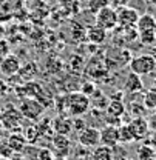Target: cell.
Segmentation results:
<instances>
[{
    "label": "cell",
    "mask_w": 156,
    "mask_h": 160,
    "mask_svg": "<svg viewBox=\"0 0 156 160\" xmlns=\"http://www.w3.org/2000/svg\"><path fill=\"white\" fill-rule=\"evenodd\" d=\"M91 109L90 97L82 94L80 91H73L70 94H65V112L71 117L85 116Z\"/></svg>",
    "instance_id": "cell-1"
},
{
    "label": "cell",
    "mask_w": 156,
    "mask_h": 160,
    "mask_svg": "<svg viewBox=\"0 0 156 160\" xmlns=\"http://www.w3.org/2000/svg\"><path fill=\"white\" fill-rule=\"evenodd\" d=\"M82 72L91 82H107L110 69L105 63V59H100L99 56H93L85 63Z\"/></svg>",
    "instance_id": "cell-2"
},
{
    "label": "cell",
    "mask_w": 156,
    "mask_h": 160,
    "mask_svg": "<svg viewBox=\"0 0 156 160\" xmlns=\"http://www.w3.org/2000/svg\"><path fill=\"white\" fill-rule=\"evenodd\" d=\"M128 68L137 76H150L156 71V60L150 54H141L128 62Z\"/></svg>",
    "instance_id": "cell-3"
},
{
    "label": "cell",
    "mask_w": 156,
    "mask_h": 160,
    "mask_svg": "<svg viewBox=\"0 0 156 160\" xmlns=\"http://www.w3.org/2000/svg\"><path fill=\"white\" fill-rule=\"evenodd\" d=\"M94 23L105 31H115L117 28V12L110 5L102 8L99 12L94 14Z\"/></svg>",
    "instance_id": "cell-4"
},
{
    "label": "cell",
    "mask_w": 156,
    "mask_h": 160,
    "mask_svg": "<svg viewBox=\"0 0 156 160\" xmlns=\"http://www.w3.org/2000/svg\"><path fill=\"white\" fill-rule=\"evenodd\" d=\"M45 105L39 102L37 99H31V97H26V99L22 100L19 106L20 114L28 120H39V117L45 112Z\"/></svg>",
    "instance_id": "cell-5"
},
{
    "label": "cell",
    "mask_w": 156,
    "mask_h": 160,
    "mask_svg": "<svg viewBox=\"0 0 156 160\" xmlns=\"http://www.w3.org/2000/svg\"><path fill=\"white\" fill-rule=\"evenodd\" d=\"M78 143L88 148V149H93L100 145V129H98L96 126H85L80 132H78Z\"/></svg>",
    "instance_id": "cell-6"
},
{
    "label": "cell",
    "mask_w": 156,
    "mask_h": 160,
    "mask_svg": "<svg viewBox=\"0 0 156 160\" xmlns=\"http://www.w3.org/2000/svg\"><path fill=\"white\" fill-rule=\"evenodd\" d=\"M50 149L54 152L56 157H63V159H67V157L71 154V140H70L68 136L56 134V136H53V139H51Z\"/></svg>",
    "instance_id": "cell-7"
},
{
    "label": "cell",
    "mask_w": 156,
    "mask_h": 160,
    "mask_svg": "<svg viewBox=\"0 0 156 160\" xmlns=\"http://www.w3.org/2000/svg\"><path fill=\"white\" fill-rule=\"evenodd\" d=\"M116 12L119 28H136L137 19H139L136 9H133L130 6H121L119 9H116Z\"/></svg>",
    "instance_id": "cell-8"
},
{
    "label": "cell",
    "mask_w": 156,
    "mask_h": 160,
    "mask_svg": "<svg viewBox=\"0 0 156 160\" xmlns=\"http://www.w3.org/2000/svg\"><path fill=\"white\" fill-rule=\"evenodd\" d=\"M20 60L14 54H6L5 57L0 59V74L5 77H13L17 76L20 69Z\"/></svg>",
    "instance_id": "cell-9"
},
{
    "label": "cell",
    "mask_w": 156,
    "mask_h": 160,
    "mask_svg": "<svg viewBox=\"0 0 156 160\" xmlns=\"http://www.w3.org/2000/svg\"><path fill=\"white\" fill-rule=\"evenodd\" d=\"M128 126L135 136V140H145L150 134V128L145 117H132L128 122Z\"/></svg>",
    "instance_id": "cell-10"
},
{
    "label": "cell",
    "mask_w": 156,
    "mask_h": 160,
    "mask_svg": "<svg viewBox=\"0 0 156 160\" xmlns=\"http://www.w3.org/2000/svg\"><path fill=\"white\" fill-rule=\"evenodd\" d=\"M100 145H105L108 148H116L119 145V136H117V126L105 125L100 129Z\"/></svg>",
    "instance_id": "cell-11"
},
{
    "label": "cell",
    "mask_w": 156,
    "mask_h": 160,
    "mask_svg": "<svg viewBox=\"0 0 156 160\" xmlns=\"http://www.w3.org/2000/svg\"><path fill=\"white\" fill-rule=\"evenodd\" d=\"M107 36H108V31L102 29L96 23L88 26L87 31H85V40L91 45H102L107 40Z\"/></svg>",
    "instance_id": "cell-12"
},
{
    "label": "cell",
    "mask_w": 156,
    "mask_h": 160,
    "mask_svg": "<svg viewBox=\"0 0 156 160\" xmlns=\"http://www.w3.org/2000/svg\"><path fill=\"white\" fill-rule=\"evenodd\" d=\"M124 92L125 94H139L144 89V83L141 76H137L135 72L130 71V74H127V77L124 80Z\"/></svg>",
    "instance_id": "cell-13"
},
{
    "label": "cell",
    "mask_w": 156,
    "mask_h": 160,
    "mask_svg": "<svg viewBox=\"0 0 156 160\" xmlns=\"http://www.w3.org/2000/svg\"><path fill=\"white\" fill-rule=\"evenodd\" d=\"M22 119H23V116L20 114L19 109H16V108H9L8 111H5V112L2 114L0 122H2V126H3V128L11 129L13 126H17Z\"/></svg>",
    "instance_id": "cell-14"
},
{
    "label": "cell",
    "mask_w": 156,
    "mask_h": 160,
    "mask_svg": "<svg viewBox=\"0 0 156 160\" xmlns=\"http://www.w3.org/2000/svg\"><path fill=\"white\" fill-rule=\"evenodd\" d=\"M53 123V131L56 134H62V136H70L73 132V125H71V119H68L67 116L59 114V117L51 122Z\"/></svg>",
    "instance_id": "cell-15"
},
{
    "label": "cell",
    "mask_w": 156,
    "mask_h": 160,
    "mask_svg": "<svg viewBox=\"0 0 156 160\" xmlns=\"http://www.w3.org/2000/svg\"><path fill=\"white\" fill-rule=\"evenodd\" d=\"M90 160H115V149L105 145H99L93 148Z\"/></svg>",
    "instance_id": "cell-16"
},
{
    "label": "cell",
    "mask_w": 156,
    "mask_h": 160,
    "mask_svg": "<svg viewBox=\"0 0 156 160\" xmlns=\"http://www.w3.org/2000/svg\"><path fill=\"white\" fill-rule=\"evenodd\" d=\"M8 146L11 148V151L13 152H22L23 151V148L28 145V142L25 139V136L22 134V132H13L9 137H8Z\"/></svg>",
    "instance_id": "cell-17"
},
{
    "label": "cell",
    "mask_w": 156,
    "mask_h": 160,
    "mask_svg": "<svg viewBox=\"0 0 156 160\" xmlns=\"http://www.w3.org/2000/svg\"><path fill=\"white\" fill-rule=\"evenodd\" d=\"M137 32H145V31H155L156 29V19L152 14H142L139 16L136 23Z\"/></svg>",
    "instance_id": "cell-18"
},
{
    "label": "cell",
    "mask_w": 156,
    "mask_h": 160,
    "mask_svg": "<svg viewBox=\"0 0 156 160\" xmlns=\"http://www.w3.org/2000/svg\"><path fill=\"white\" fill-rule=\"evenodd\" d=\"M37 72H39L37 65L34 62H26V65H20V69H19V72H17V76L22 80L31 82V80H34Z\"/></svg>",
    "instance_id": "cell-19"
},
{
    "label": "cell",
    "mask_w": 156,
    "mask_h": 160,
    "mask_svg": "<svg viewBox=\"0 0 156 160\" xmlns=\"http://www.w3.org/2000/svg\"><path fill=\"white\" fill-rule=\"evenodd\" d=\"M108 103H110V99L102 91H99V89H96L93 92V96H90V105H91V108L105 111V108L108 106Z\"/></svg>",
    "instance_id": "cell-20"
},
{
    "label": "cell",
    "mask_w": 156,
    "mask_h": 160,
    "mask_svg": "<svg viewBox=\"0 0 156 160\" xmlns=\"http://www.w3.org/2000/svg\"><path fill=\"white\" fill-rule=\"evenodd\" d=\"M117 136H119V145H127V143H132L135 142V136L128 126V123H122L117 126Z\"/></svg>",
    "instance_id": "cell-21"
},
{
    "label": "cell",
    "mask_w": 156,
    "mask_h": 160,
    "mask_svg": "<svg viewBox=\"0 0 156 160\" xmlns=\"http://www.w3.org/2000/svg\"><path fill=\"white\" fill-rule=\"evenodd\" d=\"M23 136H25V139H26L28 143L34 145V143L37 142V137H40V131H39V128H37V125H30V126H26L25 131H23Z\"/></svg>",
    "instance_id": "cell-22"
},
{
    "label": "cell",
    "mask_w": 156,
    "mask_h": 160,
    "mask_svg": "<svg viewBox=\"0 0 156 160\" xmlns=\"http://www.w3.org/2000/svg\"><path fill=\"white\" fill-rule=\"evenodd\" d=\"M136 154H137V160H148L150 157H153L156 154V151L145 142V143H142L139 148H137V151H136Z\"/></svg>",
    "instance_id": "cell-23"
},
{
    "label": "cell",
    "mask_w": 156,
    "mask_h": 160,
    "mask_svg": "<svg viewBox=\"0 0 156 160\" xmlns=\"http://www.w3.org/2000/svg\"><path fill=\"white\" fill-rule=\"evenodd\" d=\"M142 103H144V106L147 108V109H150V111H155L156 109V89H150V91H147L145 94H144V97H142Z\"/></svg>",
    "instance_id": "cell-24"
},
{
    "label": "cell",
    "mask_w": 156,
    "mask_h": 160,
    "mask_svg": "<svg viewBox=\"0 0 156 160\" xmlns=\"http://www.w3.org/2000/svg\"><path fill=\"white\" fill-rule=\"evenodd\" d=\"M127 108V111L132 114V117H144V112L147 111V108L144 106V103L142 102H139V103H136V102H132L128 106H125Z\"/></svg>",
    "instance_id": "cell-25"
},
{
    "label": "cell",
    "mask_w": 156,
    "mask_h": 160,
    "mask_svg": "<svg viewBox=\"0 0 156 160\" xmlns=\"http://www.w3.org/2000/svg\"><path fill=\"white\" fill-rule=\"evenodd\" d=\"M14 16V8L9 6L8 3H0V23H5L9 19H13Z\"/></svg>",
    "instance_id": "cell-26"
},
{
    "label": "cell",
    "mask_w": 156,
    "mask_h": 160,
    "mask_svg": "<svg viewBox=\"0 0 156 160\" xmlns=\"http://www.w3.org/2000/svg\"><path fill=\"white\" fill-rule=\"evenodd\" d=\"M108 6V0H88L87 2V9L91 12V14H96L99 12L102 8Z\"/></svg>",
    "instance_id": "cell-27"
},
{
    "label": "cell",
    "mask_w": 156,
    "mask_h": 160,
    "mask_svg": "<svg viewBox=\"0 0 156 160\" xmlns=\"http://www.w3.org/2000/svg\"><path fill=\"white\" fill-rule=\"evenodd\" d=\"M71 152L76 156L78 160H88L90 156H91V149H88V148H85V146H82V145H78L76 149L71 148Z\"/></svg>",
    "instance_id": "cell-28"
},
{
    "label": "cell",
    "mask_w": 156,
    "mask_h": 160,
    "mask_svg": "<svg viewBox=\"0 0 156 160\" xmlns=\"http://www.w3.org/2000/svg\"><path fill=\"white\" fill-rule=\"evenodd\" d=\"M139 40L142 45L152 46L156 42V31H145V32H139Z\"/></svg>",
    "instance_id": "cell-29"
},
{
    "label": "cell",
    "mask_w": 156,
    "mask_h": 160,
    "mask_svg": "<svg viewBox=\"0 0 156 160\" xmlns=\"http://www.w3.org/2000/svg\"><path fill=\"white\" fill-rule=\"evenodd\" d=\"M96 89H98V88H96L94 82H91V80H88V82H85V83H82V85H80V92H82V94H85L87 97L93 96V92H94Z\"/></svg>",
    "instance_id": "cell-30"
},
{
    "label": "cell",
    "mask_w": 156,
    "mask_h": 160,
    "mask_svg": "<svg viewBox=\"0 0 156 160\" xmlns=\"http://www.w3.org/2000/svg\"><path fill=\"white\" fill-rule=\"evenodd\" d=\"M87 122L83 120V117L82 116H79V117H73L71 119V125H73V131H78V132H80L87 125H85Z\"/></svg>",
    "instance_id": "cell-31"
},
{
    "label": "cell",
    "mask_w": 156,
    "mask_h": 160,
    "mask_svg": "<svg viewBox=\"0 0 156 160\" xmlns=\"http://www.w3.org/2000/svg\"><path fill=\"white\" fill-rule=\"evenodd\" d=\"M147 123H148V128L152 132H156V109L152 111V114L147 117Z\"/></svg>",
    "instance_id": "cell-32"
},
{
    "label": "cell",
    "mask_w": 156,
    "mask_h": 160,
    "mask_svg": "<svg viewBox=\"0 0 156 160\" xmlns=\"http://www.w3.org/2000/svg\"><path fill=\"white\" fill-rule=\"evenodd\" d=\"M8 48H9L8 42H6L5 39L0 40V56H2V57H5V56L8 54Z\"/></svg>",
    "instance_id": "cell-33"
},
{
    "label": "cell",
    "mask_w": 156,
    "mask_h": 160,
    "mask_svg": "<svg viewBox=\"0 0 156 160\" xmlns=\"http://www.w3.org/2000/svg\"><path fill=\"white\" fill-rule=\"evenodd\" d=\"M145 142H147V143H148V145L156 151V132H152V136H150L148 139H145Z\"/></svg>",
    "instance_id": "cell-34"
},
{
    "label": "cell",
    "mask_w": 156,
    "mask_h": 160,
    "mask_svg": "<svg viewBox=\"0 0 156 160\" xmlns=\"http://www.w3.org/2000/svg\"><path fill=\"white\" fill-rule=\"evenodd\" d=\"M11 160H30V159H26L22 152H14V154L11 156Z\"/></svg>",
    "instance_id": "cell-35"
},
{
    "label": "cell",
    "mask_w": 156,
    "mask_h": 160,
    "mask_svg": "<svg viewBox=\"0 0 156 160\" xmlns=\"http://www.w3.org/2000/svg\"><path fill=\"white\" fill-rule=\"evenodd\" d=\"M5 39V25L0 23V40Z\"/></svg>",
    "instance_id": "cell-36"
},
{
    "label": "cell",
    "mask_w": 156,
    "mask_h": 160,
    "mask_svg": "<svg viewBox=\"0 0 156 160\" xmlns=\"http://www.w3.org/2000/svg\"><path fill=\"white\" fill-rule=\"evenodd\" d=\"M150 56H152V57L156 60V46H153V48H152V51H150Z\"/></svg>",
    "instance_id": "cell-37"
},
{
    "label": "cell",
    "mask_w": 156,
    "mask_h": 160,
    "mask_svg": "<svg viewBox=\"0 0 156 160\" xmlns=\"http://www.w3.org/2000/svg\"><path fill=\"white\" fill-rule=\"evenodd\" d=\"M2 132H3V126H2V123H0V136H2Z\"/></svg>",
    "instance_id": "cell-38"
},
{
    "label": "cell",
    "mask_w": 156,
    "mask_h": 160,
    "mask_svg": "<svg viewBox=\"0 0 156 160\" xmlns=\"http://www.w3.org/2000/svg\"><path fill=\"white\" fill-rule=\"evenodd\" d=\"M148 160H156V154H155V156H153V157H150V159H148Z\"/></svg>",
    "instance_id": "cell-39"
},
{
    "label": "cell",
    "mask_w": 156,
    "mask_h": 160,
    "mask_svg": "<svg viewBox=\"0 0 156 160\" xmlns=\"http://www.w3.org/2000/svg\"><path fill=\"white\" fill-rule=\"evenodd\" d=\"M121 160H132V159H121Z\"/></svg>",
    "instance_id": "cell-40"
},
{
    "label": "cell",
    "mask_w": 156,
    "mask_h": 160,
    "mask_svg": "<svg viewBox=\"0 0 156 160\" xmlns=\"http://www.w3.org/2000/svg\"><path fill=\"white\" fill-rule=\"evenodd\" d=\"M0 160H8V159H3V157H2V159H0Z\"/></svg>",
    "instance_id": "cell-41"
}]
</instances>
